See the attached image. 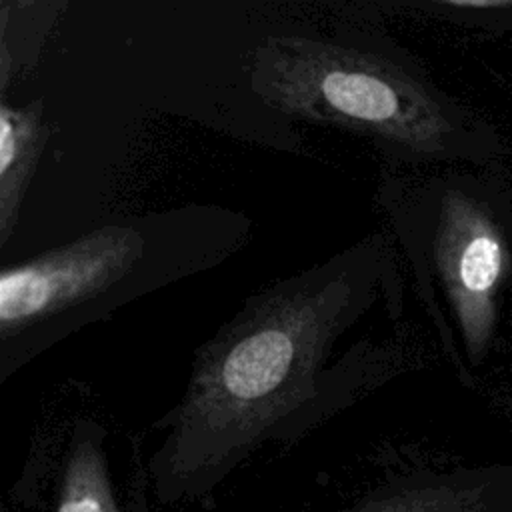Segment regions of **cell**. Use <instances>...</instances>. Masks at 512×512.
Returning a JSON list of instances; mask_svg holds the SVG:
<instances>
[{
  "label": "cell",
  "instance_id": "52a82bcc",
  "mask_svg": "<svg viewBox=\"0 0 512 512\" xmlns=\"http://www.w3.org/2000/svg\"><path fill=\"white\" fill-rule=\"evenodd\" d=\"M106 430L90 420H76L62 466L56 512H122L114 496L104 454Z\"/></svg>",
  "mask_w": 512,
  "mask_h": 512
},
{
  "label": "cell",
  "instance_id": "3957f363",
  "mask_svg": "<svg viewBox=\"0 0 512 512\" xmlns=\"http://www.w3.org/2000/svg\"><path fill=\"white\" fill-rule=\"evenodd\" d=\"M254 222L184 204L120 216L0 270V382L74 332L238 254Z\"/></svg>",
  "mask_w": 512,
  "mask_h": 512
},
{
  "label": "cell",
  "instance_id": "5b68a950",
  "mask_svg": "<svg viewBox=\"0 0 512 512\" xmlns=\"http://www.w3.org/2000/svg\"><path fill=\"white\" fill-rule=\"evenodd\" d=\"M340 512H512V468L402 478Z\"/></svg>",
  "mask_w": 512,
  "mask_h": 512
},
{
  "label": "cell",
  "instance_id": "277c9868",
  "mask_svg": "<svg viewBox=\"0 0 512 512\" xmlns=\"http://www.w3.org/2000/svg\"><path fill=\"white\" fill-rule=\"evenodd\" d=\"M378 202L458 380L474 386L512 286V186L490 170L386 178Z\"/></svg>",
  "mask_w": 512,
  "mask_h": 512
},
{
  "label": "cell",
  "instance_id": "6da1fadb",
  "mask_svg": "<svg viewBox=\"0 0 512 512\" xmlns=\"http://www.w3.org/2000/svg\"><path fill=\"white\" fill-rule=\"evenodd\" d=\"M382 292L396 318L394 250L376 232L248 296L196 350L180 402L156 424L166 432L150 458L156 496L210 492L262 444L304 436L396 374V350L368 338L332 362Z\"/></svg>",
  "mask_w": 512,
  "mask_h": 512
},
{
  "label": "cell",
  "instance_id": "ba28073f",
  "mask_svg": "<svg viewBox=\"0 0 512 512\" xmlns=\"http://www.w3.org/2000/svg\"><path fill=\"white\" fill-rule=\"evenodd\" d=\"M414 8L472 30L512 32V0H426Z\"/></svg>",
  "mask_w": 512,
  "mask_h": 512
},
{
  "label": "cell",
  "instance_id": "7a4b0ae2",
  "mask_svg": "<svg viewBox=\"0 0 512 512\" xmlns=\"http://www.w3.org/2000/svg\"><path fill=\"white\" fill-rule=\"evenodd\" d=\"M250 84L276 112L358 134L390 162L490 170L508 152L488 118L444 92L382 32L270 34L254 50Z\"/></svg>",
  "mask_w": 512,
  "mask_h": 512
},
{
  "label": "cell",
  "instance_id": "8992f818",
  "mask_svg": "<svg viewBox=\"0 0 512 512\" xmlns=\"http://www.w3.org/2000/svg\"><path fill=\"white\" fill-rule=\"evenodd\" d=\"M50 128L44 124L42 100L14 106L0 104V246L12 238L26 188L46 146Z\"/></svg>",
  "mask_w": 512,
  "mask_h": 512
},
{
  "label": "cell",
  "instance_id": "9c48e42d",
  "mask_svg": "<svg viewBox=\"0 0 512 512\" xmlns=\"http://www.w3.org/2000/svg\"><path fill=\"white\" fill-rule=\"evenodd\" d=\"M508 412H510V414H512V396H510V398H508Z\"/></svg>",
  "mask_w": 512,
  "mask_h": 512
}]
</instances>
